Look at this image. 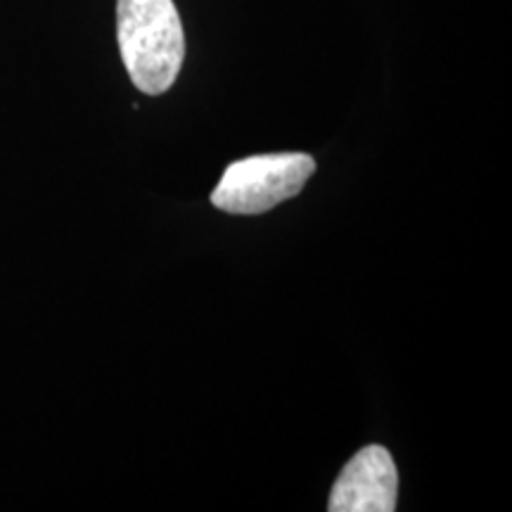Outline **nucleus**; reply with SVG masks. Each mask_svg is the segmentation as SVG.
<instances>
[{
  "instance_id": "3",
  "label": "nucleus",
  "mask_w": 512,
  "mask_h": 512,
  "mask_svg": "<svg viewBox=\"0 0 512 512\" xmlns=\"http://www.w3.org/2000/svg\"><path fill=\"white\" fill-rule=\"evenodd\" d=\"M399 472L384 446H366L339 472L330 494V512H394Z\"/></svg>"
},
{
  "instance_id": "2",
  "label": "nucleus",
  "mask_w": 512,
  "mask_h": 512,
  "mask_svg": "<svg viewBox=\"0 0 512 512\" xmlns=\"http://www.w3.org/2000/svg\"><path fill=\"white\" fill-rule=\"evenodd\" d=\"M316 171L311 155L280 152L233 162L211 192V204L226 214H264L297 197Z\"/></svg>"
},
{
  "instance_id": "1",
  "label": "nucleus",
  "mask_w": 512,
  "mask_h": 512,
  "mask_svg": "<svg viewBox=\"0 0 512 512\" xmlns=\"http://www.w3.org/2000/svg\"><path fill=\"white\" fill-rule=\"evenodd\" d=\"M121 60L133 86L162 95L185 60V36L174 0H117Z\"/></svg>"
}]
</instances>
